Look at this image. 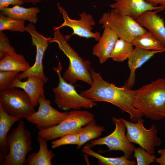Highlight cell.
Listing matches in <instances>:
<instances>
[{
    "instance_id": "6",
    "label": "cell",
    "mask_w": 165,
    "mask_h": 165,
    "mask_svg": "<svg viewBox=\"0 0 165 165\" xmlns=\"http://www.w3.org/2000/svg\"><path fill=\"white\" fill-rule=\"evenodd\" d=\"M94 119V115L87 110H73L58 124L38 132V136L47 141L70 134L79 133L84 126Z\"/></svg>"
},
{
    "instance_id": "34",
    "label": "cell",
    "mask_w": 165,
    "mask_h": 165,
    "mask_svg": "<svg viewBox=\"0 0 165 165\" xmlns=\"http://www.w3.org/2000/svg\"><path fill=\"white\" fill-rule=\"evenodd\" d=\"M151 5L155 6L158 5L164 6L165 7V0H145Z\"/></svg>"
},
{
    "instance_id": "22",
    "label": "cell",
    "mask_w": 165,
    "mask_h": 165,
    "mask_svg": "<svg viewBox=\"0 0 165 165\" xmlns=\"http://www.w3.org/2000/svg\"><path fill=\"white\" fill-rule=\"evenodd\" d=\"M39 149L37 152L30 154L27 159V165H52L51 160L55 155L52 150L48 149L47 141L38 135Z\"/></svg>"
},
{
    "instance_id": "4",
    "label": "cell",
    "mask_w": 165,
    "mask_h": 165,
    "mask_svg": "<svg viewBox=\"0 0 165 165\" xmlns=\"http://www.w3.org/2000/svg\"><path fill=\"white\" fill-rule=\"evenodd\" d=\"M58 76L59 82L56 87L53 88L54 101L57 107L61 110H80L82 108H91L97 103L92 100L78 94L72 84L67 82L61 74L62 66L59 62L57 67L53 68Z\"/></svg>"
},
{
    "instance_id": "27",
    "label": "cell",
    "mask_w": 165,
    "mask_h": 165,
    "mask_svg": "<svg viewBox=\"0 0 165 165\" xmlns=\"http://www.w3.org/2000/svg\"><path fill=\"white\" fill-rule=\"evenodd\" d=\"M25 20L11 18L0 14V31L9 30L12 31H26Z\"/></svg>"
},
{
    "instance_id": "13",
    "label": "cell",
    "mask_w": 165,
    "mask_h": 165,
    "mask_svg": "<svg viewBox=\"0 0 165 165\" xmlns=\"http://www.w3.org/2000/svg\"><path fill=\"white\" fill-rule=\"evenodd\" d=\"M38 104V110L26 119L29 123L35 125L39 130L58 124L68 115V112H61L54 108L50 101L45 98L40 97Z\"/></svg>"
},
{
    "instance_id": "15",
    "label": "cell",
    "mask_w": 165,
    "mask_h": 165,
    "mask_svg": "<svg viewBox=\"0 0 165 165\" xmlns=\"http://www.w3.org/2000/svg\"><path fill=\"white\" fill-rule=\"evenodd\" d=\"M161 10H149L142 13L136 20L141 26L165 46V25L164 19L157 13Z\"/></svg>"
},
{
    "instance_id": "8",
    "label": "cell",
    "mask_w": 165,
    "mask_h": 165,
    "mask_svg": "<svg viewBox=\"0 0 165 165\" xmlns=\"http://www.w3.org/2000/svg\"><path fill=\"white\" fill-rule=\"evenodd\" d=\"M127 129L126 136L131 143L139 145L150 154H155L156 147L160 146L162 140L157 136L158 130L155 124L146 129L144 125V120L139 118L136 122L129 121L120 118Z\"/></svg>"
},
{
    "instance_id": "5",
    "label": "cell",
    "mask_w": 165,
    "mask_h": 165,
    "mask_svg": "<svg viewBox=\"0 0 165 165\" xmlns=\"http://www.w3.org/2000/svg\"><path fill=\"white\" fill-rule=\"evenodd\" d=\"M9 151L3 165H25L26 156L32 149L31 132L25 129L24 122L19 121L17 127L7 137Z\"/></svg>"
},
{
    "instance_id": "32",
    "label": "cell",
    "mask_w": 165,
    "mask_h": 165,
    "mask_svg": "<svg viewBox=\"0 0 165 165\" xmlns=\"http://www.w3.org/2000/svg\"><path fill=\"white\" fill-rule=\"evenodd\" d=\"M24 4L22 0H0V10L4 8L8 7L10 5L21 6Z\"/></svg>"
},
{
    "instance_id": "11",
    "label": "cell",
    "mask_w": 165,
    "mask_h": 165,
    "mask_svg": "<svg viewBox=\"0 0 165 165\" xmlns=\"http://www.w3.org/2000/svg\"><path fill=\"white\" fill-rule=\"evenodd\" d=\"M57 7L60 13L62 15L64 21L60 26H54L53 31L60 29L64 27H68L73 30L71 34L65 35L68 40L72 35H76L87 38H94L96 41H99L101 35L99 31H92L96 23L91 14L83 12L79 14L80 19L74 20L69 17L65 9L59 3L57 4Z\"/></svg>"
},
{
    "instance_id": "14",
    "label": "cell",
    "mask_w": 165,
    "mask_h": 165,
    "mask_svg": "<svg viewBox=\"0 0 165 165\" xmlns=\"http://www.w3.org/2000/svg\"><path fill=\"white\" fill-rule=\"evenodd\" d=\"M109 6L116 13L130 16L136 20L143 13L149 10H161L165 9L162 6H154L145 0H114Z\"/></svg>"
},
{
    "instance_id": "30",
    "label": "cell",
    "mask_w": 165,
    "mask_h": 165,
    "mask_svg": "<svg viewBox=\"0 0 165 165\" xmlns=\"http://www.w3.org/2000/svg\"><path fill=\"white\" fill-rule=\"evenodd\" d=\"M79 141V133L67 134L61 137L60 139L53 141L51 143V148L52 149H54L60 146L67 145H77Z\"/></svg>"
},
{
    "instance_id": "29",
    "label": "cell",
    "mask_w": 165,
    "mask_h": 165,
    "mask_svg": "<svg viewBox=\"0 0 165 165\" xmlns=\"http://www.w3.org/2000/svg\"><path fill=\"white\" fill-rule=\"evenodd\" d=\"M19 73L15 71H0V91L9 88L18 78Z\"/></svg>"
},
{
    "instance_id": "19",
    "label": "cell",
    "mask_w": 165,
    "mask_h": 165,
    "mask_svg": "<svg viewBox=\"0 0 165 165\" xmlns=\"http://www.w3.org/2000/svg\"><path fill=\"white\" fill-rule=\"evenodd\" d=\"M22 117L12 116L6 113L0 105V164L4 163L9 151L7 141L8 133L13 124L22 119Z\"/></svg>"
},
{
    "instance_id": "10",
    "label": "cell",
    "mask_w": 165,
    "mask_h": 165,
    "mask_svg": "<svg viewBox=\"0 0 165 165\" xmlns=\"http://www.w3.org/2000/svg\"><path fill=\"white\" fill-rule=\"evenodd\" d=\"M115 126L113 131L108 135L91 141L90 145L91 147L95 145H105L108 149L106 151H120L122 152L127 159L133 157L134 152L136 148L127 139L125 131L126 127L120 118L115 116L112 118Z\"/></svg>"
},
{
    "instance_id": "20",
    "label": "cell",
    "mask_w": 165,
    "mask_h": 165,
    "mask_svg": "<svg viewBox=\"0 0 165 165\" xmlns=\"http://www.w3.org/2000/svg\"><path fill=\"white\" fill-rule=\"evenodd\" d=\"M0 13L13 18L23 20L34 24L37 21V14L40 12L37 7L25 8L16 5L11 8H4L0 10Z\"/></svg>"
},
{
    "instance_id": "2",
    "label": "cell",
    "mask_w": 165,
    "mask_h": 165,
    "mask_svg": "<svg viewBox=\"0 0 165 165\" xmlns=\"http://www.w3.org/2000/svg\"><path fill=\"white\" fill-rule=\"evenodd\" d=\"M134 107L146 117L154 121L165 118V78H159L138 90Z\"/></svg>"
},
{
    "instance_id": "1",
    "label": "cell",
    "mask_w": 165,
    "mask_h": 165,
    "mask_svg": "<svg viewBox=\"0 0 165 165\" xmlns=\"http://www.w3.org/2000/svg\"><path fill=\"white\" fill-rule=\"evenodd\" d=\"M93 79L90 88L82 91L80 94L94 102L104 101L112 104L130 115L131 122H136L143 115L134 106L133 101L138 90H132L125 86L118 87L104 80L99 73L90 69Z\"/></svg>"
},
{
    "instance_id": "35",
    "label": "cell",
    "mask_w": 165,
    "mask_h": 165,
    "mask_svg": "<svg viewBox=\"0 0 165 165\" xmlns=\"http://www.w3.org/2000/svg\"><path fill=\"white\" fill-rule=\"evenodd\" d=\"M25 3H31L33 5H35L39 3L43 0H22Z\"/></svg>"
},
{
    "instance_id": "26",
    "label": "cell",
    "mask_w": 165,
    "mask_h": 165,
    "mask_svg": "<svg viewBox=\"0 0 165 165\" xmlns=\"http://www.w3.org/2000/svg\"><path fill=\"white\" fill-rule=\"evenodd\" d=\"M131 42L119 38L116 41L109 58L114 61L122 62L128 59L134 48Z\"/></svg>"
},
{
    "instance_id": "3",
    "label": "cell",
    "mask_w": 165,
    "mask_h": 165,
    "mask_svg": "<svg viewBox=\"0 0 165 165\" xmlns=\"http://www.w3.org/2000/svg\"><path fill=\"white\" fill-rule=\"evenodd\" d=\"M53 37H51L49 43L55 42L59 48L68 58V67L64 72L62 77L67 82L74 84L79 81L87 83L91 86L93 79L90 72V63L84 60L70 45L68 40L60 29L53 31Z\"/></svg>"
},
{
    "instance_id": "33",
    "label": "cell",
    "mask_w": 165,
    "mask_h": 165,
    "mask_svg": "<svg viewBox=\"0 0 165 165\" xmlns=\"http://www.w3.org/2000/svg\"><path fill=\"white\" fill-rule=\"evenodd\" d=\"M160 157L156 158V162L160 165H165V149H159L157 152Z\"/></svg>"
},
{
    "instance_id": "28",
    "label": "cell",
    "mask_w": 165,
    "mask_h": 165,
    "mask_svg": "<svg viewBox=\"0 0 165 165\" xmlns=\"http://www.w3.org/2000/svg\"><path fill=\"white\" fill-rule=\"evenodd\" d=\"M133 156L136 159L137 165H149L156 162V158L154 154H149L141 147L136 148Z\"/></svg>"
},
{
    "instance_id": "9",
    "label": "cell",
    "mask_w": 165,
    "mask_h": 165,
    "mask_svg": "<svg viewBox=\"0 0 165 165\" xmlns=\"http://www.w3.org/2000/svg\"><path fill=\"white\" fill-rule=\"evenodd\" d=\"M0 105L8 114L23 118H26L36 112L26 93L15 88L0 91Z\"/></svg>"
},
{
    "instance_id": "18",
    "label": "cell",
    "mask_w": 165,
    "mask_h": 165,
    "mask_svg": "<svg viewBox=\"0 0 165 165\" xmlns=\"http://www.w3.org/2000/svg\"><path fill=\"white\" fill-rule=\"evenodd\" d=\"M162 53L160 51L146 50L135 47L128 59V65L130 73L125 86L131 89L135 82L136 70L155 54Z\"/></svg>"
},
{
    "instance_id": "12",
    "label": "cell",
    "mask_w": 165,
    "mask_h": 165,
    "mask_svg": "<svg viewBox=\"0 0 165 165\" xmlns=\"http://www.w3.org/2000/svg\"><path fill=\"white\" fill-rule=\"evenodd\" d=\"M26 31L30 35L32 44L36 49L35 62L33 65L26 71L19 74L18 79L21 80L31 75L38 76L46 82L49 80L44 73L42 61L44 55L47 50L51 37H45L38 31L34 24L30 23L26 26Z\"/></svg>"
},
{
    "instance_id": "25",
    "label": "cell",
    "mask_w": 165,
    "mask_h": 165,
    "mask_svg": "<svg viewBox=\"0 0 165 165\" xmlns=\"http://www.w3.org/2000/svg\"><path fill=\"white\" fill-rule=\"evenodd\" d=\"M105 130L104 127L97 124L94 119L92 120L82 127L79 132V141L77 148L79 149L88 141L99 137Z\"/></svg>"
},
{
    "instance_id": "31",
    "label": "cell",
    "mask_w": 165,
    "mask_h": 165,
    "mask_svg": "<svg viewBox=\"0 0 165 165\" xmlns=\"http://www.w3.org/2000/svg\"><path fill=\"white\" fill-rule=\"evenodd\" d=\"M15 49L10 44L9 38L3 31H0V58L7 53H16Z\"/></svg>"
},
{
    "instance_id": "23",
    "label": "cell",
    "mask_w": 165,
    "mask_h": 165,
    "mask_svg": "<svg viewBox=\"0 0 165 165\" xmlns=\"http://www.w3.org/2000/svg\"><path fill=\"white\" fill-rule=\"evenodd\" d=\"M90 144L86 145L82 148V153L87 154L97 159L98 164L103 165H135L137 162L131 160L125 156L120 157H105L93 151Z\"/></svg>"
},
{
    "instance_id": "7",
    "label": "cell",
    "mask_w": 165,
    "mask_h": 165,
    "mask_svg": "<svg viewBox=\"0 0 165 165\" xmlns=\"http://www.w3.org/2000/svg\"><path fill=\"white\" fill-rule=\"evenodd\" d=\"M99 22L100 24L102 25V27L105 25L109 27L119 38L130 42L148 31L135 20L130 16L118 14L112 9L104 13Z\"/></svg>"
},
{
    "instance_id": "24",
    "label": "cell",
    "mask_w": 165,
    "mask_h": 165,
    "mask_svg": "<svg viewBox=\"0 0 165 165\" xmlns=\"http://www.w3.org/2000/svg\"><path fill=\"white\" fill-rule=\"evenodd\" d=\"M131 43L135 47L143 50L165 52V46L148 31L135 38Z\"/></svg>"
},
{
    "instance_id": "16",
    "label": "cell",
    "mask_w": 165,
    "mask_h": 165,
    "mask_svg": "<svg viewBox=\"0 0 165 165\" xmlns=\"http://www.w3.org/2000/svg\"><path fill=\"white\" fill-rule=\"evenodd\" d=\"M45 81L41 77L31 75L27 77L25 81H22L17 78L14 81L9 88H19L23 89L28 95L34 107L38 104L40 97L45 98L44 86Z\"/></svg>"
},
{
    "instance_id": "21",
    "label": "cell",
    "mask_w": 165,
    "mask_h": 165,
    "mask_svg": "<svg viewBox=\"0 0 165 165\" xmlns=\"http://www.w3.org/2000/svg\"><path fill=\"white\" fill-rule=\"evenodd\" d=\"M31 67L21 54L7 53L0 59V71L24 72Z\"/></svg>"
},
{
    "instance_id": "17",
    "label": "cell",
    "mask_w": 165,
    "mask_h": 165,
    "mask_svg": "<svg viewBox=\"0 0 165 165\" xmlns=\"http://www.w3.org/2000/svg\"><path fill=\"white\" fill-rule=\"evenodd\" d=\"M104 31L98 42L92 49L94 55L99 62L103 64L109 58L115 43L119 38L116 33L107 25L102 27Z\"/></svg>"
}]
</instances>
